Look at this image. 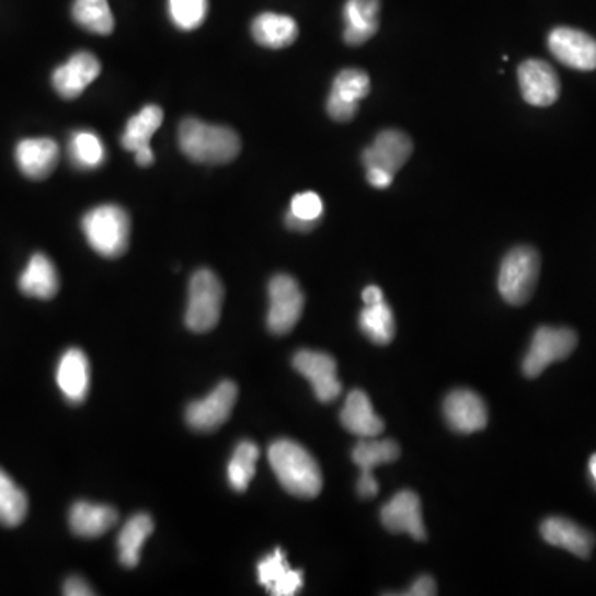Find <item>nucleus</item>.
Instances as JSON below:
<instances>
[{"label":"nucleus","instance_id":"f257e3e1","mask_svg":"<svg viewBox=\"0 0 596 596\" xmlns=\"http://www.w3.org/2000/svg\"><path fill=\"white\" fill-rule=\"evenodd\" d=\"M268 462L288 494L313 498L322 492L323 479L319 462L306 447L295 440H275L268 447Z\"/></svg>","mask_w":596,"mask_h":596},{"label":"nucleus","instance_id":"f03ea898","mask_svg":"<svg viewBox=\"0 0 596 596\" xmlns=\"http://www.w3.org/2000/svg\"><path fill=\"white\" fill-rule=\"evenodd\" d=\"M181 151L194 163L226 164L241 153V138L228 126L209 125L197 118L181 122L177 131Z\"/></svg>","mask_w":596,"mask_h":596},{"label":"nucleus","instance_id":"7ed1b4c3","mask_svg":"<svg viewBox=\"0 0 596 596\" xmlns=\"http://www.w3.org/2000/svg\"><path fill=\"white\" fill-rule=\"evenodd\" d=\"M83 234L90 248L106 259L125 254L131 234L128 213L116 204H102L83 216Z\"/></svg>","mask_w":596,"mask_h":596},{"label":"nucleus","instance_id":"20e7f679","mask_svg":"<svg viewBox=\"0 0 596 596\" xmlns=\"http://www.w3.org/2000/svg\"><path fill=\"white\" fill-rule=\"evenodd\" d=\"M540 275L539 252L529 245L512 249L498 272V291L511 306L520 307L529 302L536 291Z\"/></svg>","mask_w":596,"mask_h":596},{"label":"nucleus","instance_id":"39448f33","mask_svg":"<svg viewBox=\"0 0 596 596\" xmlns=\"http://www.w3.org/2000/svg\"><path fill=\"white\" fill-rule=\"evenodd\" d=\"M224 287L209 268L194 272L190 282L186 325L191 332L206 333L217 325L222 312Z\"/></svg>","mask_w":596,"mask_h":596},{"label":"nucleus","instance_id":"423d86ee","mask_svg":"<svg viewBox=\"0 0 596 596\" xmlns=\"http://www.w3.org/2000/svg\"><path fill=\"white\" fill-rule=\"evenodd\" d=\"M267 326L274 335H287L295 329L306 307V295L298 282L287 274H278L268 284Z\"/></svg>","mask_w":596,"mask_h":596},{"label":"nucleus","instance_id":"0eeeda50","mask_svg":"<svg viewBox=\"0 0 596 596\" xmlns=\"http://www.w3.org/2000/svg\"><path fill=\"white\" fill-rule=\"evenodd\" d=\"M576 343H578V336L573 330L540 326L522 363L524 375L527 378L539 377L553 362L569 358L576 348Z\"/></svg>","mask_w":596,"mask_h":596},{"label":"nucleus","instance_id":"6e6552de","mask_svg":"<svg viewBox=\"0 0 596 596\" xmlns=\"http://www.w3.org/2000/svg\"><path fill=\"white\" fill-rule=\"evenodd\" d=\"M236 401H238V387L232 381H222L204 400L194 401L187 406V424L200 433L216 431L229 420Z\"/></svg>","mask_w":596,"mask_h":596},{"label":"nucleus","instance_id":"1a4fd4ad","mask_svg":"<svg viewBox=\"0 0 596 596\" xmlns=\"http://www.w3.org/2000/svg\"><path fill=\"white\" fill-rule=\"evenodd\" d=\"M549 50L560 64L573 70H596V41L578 28H553L549 35Z\"/></svg>","mask_w":596,"mask_h":596},{"label":"nucleus","instance_id":"9d476101","mask_svg":"<svg viewBox=\"0 0 596 596\" xmlns=\"http://www.w3.org/2000/svg\"><path fill=\"white\" fill-rule=\"evenodd\" d=\"M518 85L522 96L529 105L546 108L559 100L560 85L559 73L552 65L539 58H530L518 67Z\"/></svg>","mask_w":596,"mask_h":596},{"label":"nucleus","instance_id":"9b49d317","mask_svg":"<svg viewBox=\"0 0 596 596\" xmlns=\"http://www.w3.org/2000/svg\"><path fill=\"white\" fill-rule=\"evenodd\" d=\"M294 368L310 381L317 400L322 403H332L342 394L336 362L326 353L302 349L294 356Z\"/></svg>","mask_w":596,"mask_h":596},{"label":"nucleus","instance_id":"f8f14e48","mask_svg":"<svg viewBox=\"0 0 596 596\" xmlns=\"http://www.w3.org/2000/svg\"><path fill=\"white\" fill-rule=\"evenodd\" d=\"M102 65L99 58L90 51H79L71 55L64 65L51 74V85L61 99H79L96 79Z\"/></svg>","mask_w":596,"mask_h":596},{"label":"nucleus","instance_id":"ddd939ff","mask_svg":"<svg viewBox=\"0 0 596 596\" xmlns=\"http://www.w3.org/2000/svg\"><path fill=\"white\" fill-rule=\"evenodd\" d=\"M413 141L400 129H385L362 154L363 167L381 168L388 173L397 174L413 154Z\"/></svg>","mask_w":596,"mask_h":596},{"label":"nucleus","instance_id":"4468645a","mask_svg":"<svg viewBox=\"0 0 596 596\" xmlns=\"http://www.w3.org/2000/svg\"><path fill=\"white\" fill-rule=\"evenodd\" d=\"M444 416L456 433L471 434L488 426L484 400L471 390H456L444 401Z\"/></svg>","mask_w":596,"mask_h":596},{"label":"nucleus","instance_id":"2eb2a0df","mask_svg":"<svg viewBox=\"0 0 596 596\" xmlns=\"http://www.w3.org/2000/svg\"><path fill=\"white\" fill-rule=\"evenodd\" d=\"M381 522L390 532L426 539L421 501L414 492L401 491L381 508Z\"/></svg>","mask_w":596,"mask_h":596},{"label":"nucleus","instance_id":"dca6fc26","mask_svg":"<svg viewBox=\"0 0 596 596\" xmlns=\"http://www.w3.org/2000/svg\"><path fill=\"white\" fill-rule=\"evenodd\" d=\"M60 160V148L50 138L22 139L15 148V161L19 170L31 177L41 181L50 176Z\"/></svg>","mask_w":596,"mask_h":596},{"label":"nucleus","instance_id":"f3484780","mask_svg":"<svg viewBox=\"0 0 596 596\" xmlns=\"http://www.w3.org/2000/svg\"><path fill=\"white\" fill-rule=\"evenodd\" d=\"M540 534L550 546L565 549L580 559H588L595 547V536L565 517L547 518L540 526Z\"/></svg>","mask_w":596,"mask_h":596},{"label":"nucleus","instance_id":"a211bd4d","mask_svg":"<svg viewBox=\"0 0 596 596\" xmlns=\"http://www.w3.org/2000/svg\"><path fill=\"white\" fill-rule=\"evenodd\" d=\"M57 385L71 404L85 401L90 390V365L82 349L70 348L64 353L58 362Z\"/></svg>","mask_w":596,"mask_h":596},{"label":"nucleus","instance_id":"6ab92c4d","mask_svg":"<svg viewBox=\"0 0 596 596\" xmlns=\"http://www.w3.org/2000/svg\"><path fill=\"white\" fill-rule=\"evenodd\" d=\"M380 9V0H346L343 8V19H345L343 38L346 44L359 47L377 35L380 28V21H378Z\"/></svg>","mask_w":596,"mask_h":596},{"label":"nucleus","instance_id":"aec40b11","mask_svg":"<svg viewBox=\"0 0 596 596\" xmlns=\"http://www.w3.org/2000/svg\"><path fill=\"white\" fill-rule=\"evenodd\" d=\"M259 583L274 596H294L303 586V573L288 566L282 549H275L257 565Z\"/></svg>","mask_w":596,"mask_h":596},{"label":"nucleus","instance_id":"412c9836","mask_svg":"<svg viewBox=\"0 0 596 596\" xmlns=\"http://www.w3.org/2000/svg\"><path fill=\"white\" fill-rule=\"evenodd\" d=\"M340 420L346 431L362 439L378 437L385 429L383 420L375 413L371 401L362 390H353L346 397Z\"/></svg>","mask_w":596,"mask_h":596},{"label":"nucleus","instance_id":"4be33fe9","mask_svg":"<svg viewBox=\"0 0 596 596\" xmlns=\"http://www.w3.org/2000/svg\"><path fill=\"white\" fill-rule=\"evenodd\" d=\"M70 529L74 536L83 539H96L116 526L118 514L110 505L92 504V502H77L71 507Z\"/></svg>","mask_w":596,"mask_h":596},{"label":"nucleus","instance_id":"5701e85b","mask_svg":"<svg viewBox=\"0 0 596 596\" xmlns=\"http://www.w3.org/2000/svg\"><path fill=\"white\" fill-rule=\"evenodd\" d=\"M252 37L261 47L280 50L297 41L298 25L288 15L264 12L252 22Z\"/></svg>","mask_w":596,"mask_h":596},{"label":"nucleus","instance_id":"b1692460","mask_svg":"<svg viewBox=\"0 0 596 596\" xmlns=\"http://www.w3.org/2000/svg\"><path fill=\"white\" fill-rule=\"evenodd\" d=\"M19 287L27 297L50 300L57 295L60 280L54 262L44 254L32 255L27 267L19 278Z\"/></svg>","mask_w":596,"mask_h":596},{"label":"nucleus","instance_id":"393cba45","mask_svg":"<svg viewBox=\"0 0 596 596\" xmlns=\"http://www.w3.org/2000/svg\"><path fill=\"white\" fill-rule=\"evenodd\" d=\"M164 113L160 106L148 105L139 110L135 116L126 123L122 135V145L126 151L139 153L142 149H151V138L163 125Z\"/></svg>","mask_w":596,"mask_h":596},{"label":"nucleus","instance_id":"a878e982","mask_svg":"<svg viewBox=\"0 0 596 596\" xmlns=\"http://www.w3.org/2000/svg\"><path fill=\"white\" fill-rule=\"evenodd\" d=\"M153 518L148 514H136L126 522L118 537L119 562L128 569L139 563L142 546L153 532Z\"/></svg>","mask_w":596,"mask_h":596},{"label":"nucleus","instance_id":"bb28decb","mask_svg":"<svg viewBox=\"0 0 596 596\" xmlns=\"http://www.w3.org/2000/svg\"><path fill=\"white\" fill-rule=\"evenodd\" d=\"M68 157L79 170L90 171L102 167L106 160V149L96 133L80 129L71 135L68 142Z\"/></svg>","mask_w":596,"mask_h":596},{"label":"nucleus","instance_id":"cd10ccee","mask_svg":"<svg viewBox=\"0 0 596 596\" xmlns=\"http://www.w3.org/2000/svg\"><path fill=\"white\" fill-rule=\"evenodd\" d=\"M359 329L373 343L388 345L397 333L393 310L385 300L373 306H365L359 313Z\"/></svg>","mask_w":596,"mask_h":596},{"label":"nucleus","instance_id":"c85d7f7f","mask_svg":"<svg viewBox=\"0 0 596 596\" xmlns=\"http://www.w3.org/2000/svg\"><path fill=\"white\" fill-rule=\"evenodd\" d=\"M353 462L362 469V475H373V469L390 465L400 458V446L394 440L363 439L353 449Z\"/></svg>","mask_w":596,"mask_h":596},{"label":"nucleus","instance_id":"c756f323","mask_svg":"<svg viewBox=\"0 0 596 596\" xmlns=\"http://www.w3.org/2000/svg\"><path fill=\"white\" fill-rule=\"evenodd\" d=\"M323 216L322 197L317 193H300L294 196L290 210L285 216V224L290 231L312 232Z\"/></svg>","mask_w":596,"mask_h":596},{"label":"nucleus","instance_id":"7c9ffc66","mask_svg":"<svg viewBox=\"0 0 596 596\" xmlns=\"http://www.w3.org/2000/svg\"><path fill=\"white\" fill-rule=\"evenodd\" d=\"M74 22L96 35H110L115 28L108 0H74L71 8Z\"/></svg>","mask_w":596,"mask_h":596},{"label":"nucleus","instance_id":"2f4dec72","mask_svg":"<svg viewBox=\"0 0 596 596\" xmlns=\"http://www.w3.org/2000/svg\"><path fill=\"white\" fill-rule=\"evenodd\" d=\"M28 502L25 492L0 469V524L18 527L27 515Z\"/></svg>","mask_w":596,"mask_h":596},{"label":"nucleus","instance_id":"473e14b6","mask_svg":"<svg viewBox=\"0 0 596 596\" xmlns=\"http://www.w3.org/2000/svg\"><path fill=\"white\" fill-rule=\"evenodd\" d=\"M259 456H261V451H259L257 444L251 443V440H242L241 444H238L228 466L229 484L234 491H248L249 484L255 475Z\"/></svg>","mask_w":596,"mask_h":596},{"label":"nucleus","instance_id":"72a5a7b5","mask_svg":"<svg viewBox=\"0 0 596 596\" xmlns=\"http://www.w3.org/2000/svg\"><path fill=\"white\" fill-rule=\"evenodd\" d=\"M371 92V80L362 68H345L333 80L332 93L348 102L359 103Z\"/></svg>","mask_w":596,"mask_h":596},{"label":"nucleus","instance_id":"f704fd0d","mask_svg":"<svg viewBox=\"0 0 596 596\" xmlns=\"http://www.w3.org/2000/svg\"><path fill=\"white\" fill-rule=\"evenodd\" d=\"M171 21L181 31H194L206 21L209 0H168Z\"/></svg>","mask_w":596,"mask_h":596},{"label":"nucleus","instance_id":"c9c22d12","mask_svg":"<svg viewBox=\"0 0 596 596\" xmlns=\"http://www.w3.org/2000/svg\"><path fill=\"white\" fill-rule=\"evenodd\" d=\"M358 110L359 103L340 99L333 93H330L329 100H326V113H329L330 118L339 123L352 122Z\"/></svg>","mask_w":596,"mask_h":596},{"label":"nucleus","instance_id":"e433bc0d","mask_svg":"<svg viewBox=\"0 0 596 596\" xmlns=\"http://www.w3.org/2000/svg\"><path fill=\"white\" fill-rule=\"evenodd\" d=\"M64 595L67 596H90L95 595L92 588H90L89 583L85 580L80 578V576H70V578L65 582L64 585Z\"/></svg>","mask_w":596,"mask_h":596},{"label":"nucleus","instance_id":"4c0bfd02","mask_svg":"<svg viewBox=\"0 0 596 596\" xmlns=\"http://www.w3.org/2000/svg\"><path fill=\"white\" fill-rule=\"evenodd\" d=\"M366 180L377 190H387L391 183H393L394 174L388 173V171L381 170V168H368L366 170Z\"/></svg>","mask_w":596,"mask_h":596},{"label":"nucleus","instance_id":"58836bf2","mask_svg":"<svg viewBox=\"0 0 596 596\" xmlns=\"http://www.w3.org/2000/svg\"><path fill=\"white\" fill-rule=\"evenodd\" d=\"M437 593L436 582L431 578L429 575L420 576L416 582L411 585L410 592L404 593V595L410 596H433Z\"/></svg>","mask_w":596,"mask_h":596},{"label":"nucleus","instance_id":"ea45409f","mask_svg":"<svg viewBox=\"0 0 596 596\" xmlns=\"http://www.w3.org/2000/svg\"><path fill=\"white\" fill-rule=\"evenodd\" d=\"M356 491L363 498H371L378 494V482L375 475H359Z\"/></svg>","mask_w":596,"mask_h":596},{"label":"nucleus","instance_id":"a19ab883","mask_svg":"<svg viewBox=\"0 0 596 596\" xmlns=\"http://www.w3.org/2000/svg\"><path fill=\"white\" fill-rule=\"evenodd\" d=\"M362 298L365 306H373V303H378L381 302V300H385V295L383 291H381V288L377 287V285H369V287H366L365 290H363Z\"/></svg>","mask_w":596,"mask_h":596},{"label":"nucleus","instance_id":"79ce46f5","mask_svg":"<svg viewBox=\"0 0 596 596\" xmlns=\"http://www.w3.org/2000/svg\"><path fill=\"white\" fill-rule=\"evenodd\" d=\"M588 469L589 475H592L593 482H595L596 485V455H593L592 458H589Z\"/></svg>","mask_w":596,"mask_h":596}]
</instances>
